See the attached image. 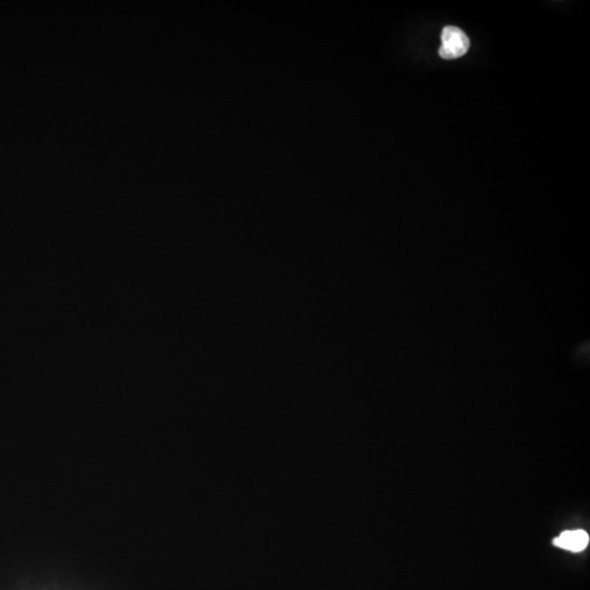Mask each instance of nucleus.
Instances as JSON below:
<instances>
[{
  "instance_id": "f257e3e1",
  "label": "nucleus",
  "mask_w": 590,
  "mask_h": 590,
  "mask_svg": "<svg viewBox=\"0 0 590 590\" xmlns=\"http://www.w3.org/2000/svg\"><path fill=\"white\" fill-rule=\"evenodd\" d=\"M470 48V41L466 33L456 27H446L442 32L440 56L442 59L463 57Z\"/></svg>"
},
{
  "instance_id": "f03ea898",
  "label": "nucleus",
  "mask_w": 590,
  "mask_h": 590,
  "mask_svg": "<svg viewBox=\"0 0 590 590\" xmlns=\"http://www.w3.org/2000/svg\"><path fill=\"white\" fill-rule=\"evenodd\" d=\"M589 543V535L584 531H566L553 540V545L570 552L585 550Z\"/></svg>"
}]
</instances>
